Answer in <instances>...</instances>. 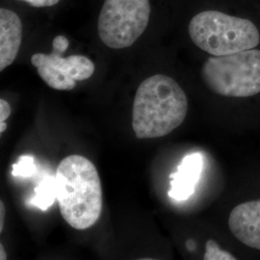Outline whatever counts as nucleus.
<instances>
[{"label":"nucleus","instance_id":"obj_1","mask_svg":"<svg viewBox=\"0 0 260 260\" xmlns=\"http://www.w3.org/2000/svg\"><path fill=\"white\" fill-rule=\"evenodd\" d=\"M188 100L175 79L150 76L140 84L134 98L132 128L138 139L166 136L185 120Z\"/></svg>","mask_w":260,"mask_h":260},{"label":"nucleus","instance_id":"obj_2","mask_svg":"<svg viewBox=\"0 0 260 260\" xmlns=\"http://www.w3.org/2000/svg\"><path fill=\"white\" fill-rule=\"evenodd\" d=\"M55 177L64 220L78 231L91 228L103 211V188L96 168L84 156L70 155L60 162Z\"/></svg>","mask_w":260,"mask_h":260},{"label":"nucleus","instance_id":"obj_3","mask_svg":"<svg viewBox=\"0 0 260 260\" xmlns=\"http://www.w3.org/2000/svg\"><path fill=\"white\" fill-rule=\"evenodd\" d=\"M188 30L196 46L212 56L252 49L260 43L259 31L251 20L213 10L196 15Z\"/></svg>","mask_w":260,"mask_h":260},{"label":"nucleus","instance_id":"obj_4","mask_svg":"<svg viewBox=\"0 0 260 260\" xmlns=\"http://www.w3.org/2000/svg\"><path fill=\"white\" fill-rule=\"evenodd\" d=\"M205 85L215 93L248 98L260 93V50L248 49L230 55L211 56L203 65Z\"/></svg>","mask_w":260,"mask_h":260},{"label":"nucleus","instance_id":"obj_5","mask_svg":"<svg viewBox=\"0 0 260 260\" xmlns=\"http://www.w3.org/2000/svg\"><path fill=\"white\" fill-rule=\"evenodd\" d=\"M149 18V0H104L98 33L106 47L126 48L145 32Z\"/></svg>","mask_w":260,"mask_h":260},{"label":"nucleus","instance_id":"obj_6","mask_svg":"<svg viewBox=\"0 0 260 260\" xmlns=\"http://www.w3.org/2000/svg\"><path fill=\"white\" fill-rule=\"evenodd\" d=\"M69 45L67 37L58 35L53 39L51 53H36L31 57V63L37 69L40 77L50 88L58 91L73 90L76 81L90 78L95 69L86 56L63 57Z\"/></svg>","mask_w":260,"mask_h":260},{"label":"nucleus","instance_id":"obj_7","mask_svg":"<svg viewBox=\"0 0 260 260\" xmlns=\"http://www.w3.org/2000/svg\"><path fill=\"white\" fill-rule=\"evenodd\" d=\"M229 226L239 241L260 250V199L234 207L229 218Z\"/></svg>","mask_w":260,"mask_h":260},{"label":"nucleus","instance_id":"obj_8","mask_svg":"<svg viewBox=\"0 0 260 260\" xmlns=\"http://www.w3.org/2000/svg\"><path fill=\"white\" fill-rule=\"evenodd\" d=\"M204 167V158L201 153L188 154L177 167L176 173L170 175L171 189L169 196L176 201H186L195 192Z\"/></svg>","mask_w":260,"mask_h":260},{"label":"nucleus","instance_id":"obj_9","mask_svg":"<svg viewBox=\"0 0 260 260\" xmlns=\"http://www.w3.org/2000/svg\"><path fill=\"white\" fill-rule=\"evenodd\" d=\"M22 23L19 16L6 8L0 9V71L13 64L19 54Z\"/></svg>","mask_w":260,"mask_h":260},{"label":"nucleus","instance_id":"obj_10","mask_svg":"<svg viewBox=\"0 0 260 260\" xmlns=\"http://www.w3.org/2000/svg\"><path fill=\"white\" fill-rule=\"evenodd\" d=\"M35 196L28 201V205H33L46 211L53 205L57 199V180L56 177L46 176L34 190Z\"/></svg>","mask_w":260,"mask_h":260},{"label":"nucleus","instance_id":"obj_11","mask_svg":"<svg viewBox=\"0 0 260 260\" xmlns=\"http://www.w3.org/2000/svg\"><path fill=\"white\" fill-rule=\"evenodd\" d=\"M36 173L35 159L31 155L19 156L17 163L12 167V175L14 177H30Z\"/></svg>","mask_w":260,"mask_h":260},{"label":"nucleus","instance_id":"obj_12","mask_svg":"<svg viewBox=\"0 0 260 260\" xmlns=\"http://www.w3.org/2000/svg\"><path fill=\"white\" fill-rule=\"evenodd\" d=\"M205 260H235L233 254L223 251L214 240H208L205 245Z\"/></svg>","mask_w":260,"mask_h":260},{"label":"nucleus","instance_id":"obj_13","mask_svg":"<svg viewBox=\"0 0 260 260\" xmlns=\"http://www.w3.org/2000/svg\"><path fill=\"white\" fill-rule=\"evenodd\" d=\"M27 2L32 7L43 8V7H51L56 5L60 0H20Z\"/></svg>","mask_w":260,"mask_h":260},{"label":"nucleus","instance_id":"obj_14","mask_svg":"<svg viewBox=\"0 0 260 260\" xmlns=\"http://www.w3.org/2000/svg\"><path fill=\"white\" fill-rule=\"evenodd\" d=\"M12 113L9 103L4 100H0V122L6 121Z\"/></svg>","mask_w":260,"mask_h":260},{"label":"nucleus","instance_id":"obj_15","mask_svg":"<svg viewBox=\"0 0 260 260\" xmlns=\"http://www.w3.org/2000/svg\"><path fill=\"white\" fill-rule=\"evenodd\" d=\"M4 215H5V206L3 202H0V233H2L3 231V226H4Z\"/></svg>","mask_w":260,"mask_h":260},{"label":"nucleus","instance_id":"obj_16","mask_svg":"<svg viewBox=\"0 0 260 260\" xmlns=\"http://www.w3.org/2000/svg\"><path fill=\"white\" fill-rule=\"evenodd\" d=\"M0 259H7V253H6V251H4V248H3L2 244L0 245Z\"/></svg>","mask_w":260,"mask_h":260}]
</instances>
